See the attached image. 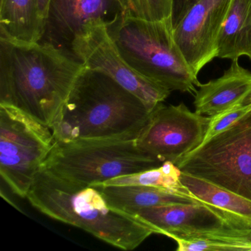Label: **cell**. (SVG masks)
Masks as SVG:
<instances>
[{"label": "cell", "instance_id": "5b68a950", "mask_svg": "<svg viewBox=\"0 0 251 251\" xmlns=\"http://www.w3.org/2000/svg\"><path fill=\"white\" fill-rule=\"evenodd\" d=\"M137 137L55 141L42 167L70 181L95 185L161 165L139 149Z\"/></svg>", "mask_w": 251, "mask_h": 251}, {"label": "cell", "instance_id": "52a82bcc", "mask_svg": "<svg viewBox=\"0 0 251 251\" xmlns=\"http://www.w3.org/2000/svg\"><path fill=\"white\" fill-rule=\"evenodd\" d=\"M54 143L50 127L14 105L0 103V175L15 195L27 198Z\"/></svg>", "mask_w": 251, "mask_h": 251}, {"label": "cell", "instance_id": "3957f363", "mask_svg": "<svg viewBox=\"0 0 251 251\" xmlns=\"http://www.w3.org/2000/svg\"><path fill=\"white\" fill-rule=\"evenodd\" d=\"M151 113L114 79L86 67L50 129L55 142L137 137Z\"/></svg>", "mask_w": 251, "mask_h": 251}, {"label": "cell", "instance_id": "6da1fadb", "mask_svg": "<svg viewBox=\"0 0 251 251\" xmlns=\"http://www.w3.org/2000/svg\"><path fill=\"white\" fill-rule=\"evenodd\" d=\"M85 68L49 44L0 36V103L14 105L51 128Z\"/></svg>", "mask_w": 251, "mask_h": 251}, {"label": "cell", "instance_id": "30bf717a", "mask_svg": "<svg viewBox=\"0 0 251 251\" xmlns=\"http://www.w3.org/2000/svg\"><path fill=\"white\" fill-rule=\"evenodd\" d=\"M210 117L192 112L184 104H160L137 137L139 149L160 164H176L203 142Z\"/></svg>", "mask_w": 251, "mask_h": 251}, {"label": "cell", "instance_id": "8fae6325", "mask_svg": "<svg viewBox=\"0 0 251 251\" xmlns=\"http://www.w3.org/2000/svg\"><path fill=\"white\" fill-rule=\"evenodd\" d=\"M232 0H200L173 27V37L198 75L218 54L222 27Z\"/></svg>", "mask_w": 251, "mask_h": 251}, {"label": "cell", "instance_id": "ba28073f", "mask_svg": "<svg viewBox=\"0 0 251 251\" xmlns=\"http://www.w3.org/2000/svg\"><path fill=\"white\" fill-rule=\"evenodd\" d=\"M156 234L174 238L221 237L251 241V221L208 203H176L131 212Z\"/></svg>", "mask_w": 251, "mask_h": 251}, {"label": "cell", "instance_id": "7402d4cb", "mask_svg": "<svg viewBox=\"0 0 251 251\" xmlns=\"http://www.w3.org/2000/svg\"><path fill=\"white\" fill-rule=\"evenodd\" d=\"M200 0H173V11H172V23L174 27L185 14Z\"/></svg>", "mask_w": 251, "mask_h": 251}, {"label": "cell", "instance_id": "e0dca14e", "mask_svg": "<svg viewBox=\"0 0 251 251\" xmlns=\"http://www.w3.org/2000/svg\"><path fill=\"white\" fill-rule=\"evenodd\" d=\"M180 180L192 195L202 202L251 221V200L182 172Z\"/></svg>", "mask_w": 251, "mask_h": 251}, {"label": "cell", "instance_id": "ac0fdd59", "mask_svg": "<svg viewBox=\"0 0 251 251\" xmlns=\"http://www.w3.org/2000/svg\"><path fill=\"white\" fill-rule=\"evenodd\" d=\"M181 171L171 161H166L159 167L144 170L139 173L120 176L107 180L102 183L95 185L102 186H121V185H138V186H155L174 191L185 196L196 198L192 195L180 180Z\"/></svg>", "mask_w": 251, "mask_h": 251}, {"label": "cell", "instance_id": "7a4b0ae2", "mask_svg": "<svg viewBox=\"0 0 251 251\" xmlns=\"http://www.w3.org/2000/svg\"><path fill=\"white\" fill-rule=\"evenodd\" d=\"M50 218L82 229L124 251H133L155 233L138 216L109 205L98 186L61 178L41 167L27 195Z\"/></svg>", "mask_w": 251, "mask_h": 251}, {"label": "cell", "instance_id": "9c48e42d", "mask_svg": "<svg viewBox=\"0 0 251 251\" xmlns=\"http://www.w3.org/2000/svg\"><path fill=\"white\" fill-rule=\"evenodd\" d=\"M71 54L86 68L105 73L136 95L151 112L170 96L171 91L127 64L101 20H92L83 27L72 45Z\"/></svg>", "mask_w": 251, "mask_h": 251}, {"label": "cell", "instance_id": "5bb4252c", "mask_svg": "<svg viewBox=\"0 0 251 251\" xmlns=\"http://www.w3.org/2000/svg\"><path fill=\"white\" fill-rule=\"evenodd\" d=\"M98 186L111 206L127 212L139 208L176 203H205L198 198L185 196L170 189L155 186L121 185Z\"/></svg>", "mask_w": 251, "mask_h": 251}, {"label": "cell", "instance_id": "603a6c76", "mask_svg": "<svg viewBox=\"0 0 251 251\" xmlns=\"http://www.w3.org/2000/svg\"><path fill=\"white\" fill-rule=\"evenodd\" d=\"M123 10L122 17H134L144 19L143 0H118Z\"/></svg>", "mask_w": 251, "mask_h": 251}, {"label": "cell", "instance_id": "cb8c5ba5", "mask_svg": "<svg viewBox=\"0 0 251 251\" xmlns=\"http://www.w3.org/2000/svg\"><path fill=\"white\" fill-rule=\"evenodd\" d=\"M38 7H39V15L45 25L48 10H49L50 0H37Z\"/></svg>", "mask_w": 251, "mask_h": 251}, {"label": "cell", "instance_id": "4fadbf2b", "mask_svg": "<svg viewBox=\"0 0 251 251\" xmlns=\"http://www.w3.org/2000/svg\"><path fill=\"white\" fill-rule=\"evenodd\" d=\"M198 88L194 101L195 112L213 117L251 98V72L233 60L221 77Z\"/></svg>", "mask_w": 251, "mask_h": 251}, {"label": "cell", "instance_id": "44dd1931", "mask_svg": "<svg viewBox=\"0 0 251 251\" xmlns=\"http://www.w3.org/2000/svg\"><path fill=\"white\" fill-rule=\"evenodd\" d=\"M173 0H143L144 19L164 20L170 19Z\"/></svg>", "mask_w": 251, "mask_h": 251}, {"label": "cell", "instance_id": "7c38bea8", "mask_svg": "<svg viewBox=\"0 0 251 251\" xmlns=\"http://www.w3.org/2000/svg\"><path fill=\"white\" fill-rule=\"evenodd\" d=\"M122 16L118 0H50L39 42L49 44L72 55L73 42L89 22L101 20L108 27Z\"/></svg>", "mask_w": 251, "mask_h": 251}, {"label": "cell", "instance_id": "9a60e30c", "mask_svg": "<svg viewBox=\"0 0 251 251\" xmlns=\"http://www.w3.org/2000/svg\"><path fill=\"white\" fill-rule=\"evenodd\" d=\"M251 60V0H232L218 42L217 58Z\"/></svg>", "mask_w": 251, "mask_h": 251}, {"label": "cell", "instance_id": "d6986e66", "mask_svg": "<svg viewBox=\"0 0 251 251\" xmlns=\"http://www.w3.org/2000/svg\"><path fill=\"white\" fill-rule=\"evenodd\" d=\"M177 251H251V241L221 237L174 238Z\"/></svg>", "mask_w": 251, "mask_h": 251}, {"label": "cell", "instance_id": "277c9868", "mask_svg": "<svg viewBox=\"0 0 251 251\" xmlns=\"http://www.w3.org/2000/svg\"><path fill=\"white\" fill-rule=\"evenodd\" d=\"M119 51L138 73L171 91L194 94L201 83L173 37L172 19L122 17L107 27Z\"/></svg>", "mask_w": 251, "mask_h": 251}, {"label": "cell", "instance_id": "2e32d148", "mask_svg": "<svg viewBox=\"0 0 251 251\" xmlns=\"http://www.w3.org/2000/svg\"><path fill=\"white\" fill-rule=\"evenodd\" d=\"M45 24L37 0H0V36L25 42H39Z\"/></svg>", "mask_w": 251, "mask_h": 251}, {"label": "cell", "instance_id": "ffe728a7", "mask_svg": "<svg viewBox=\"0 0 251 251\" xmlns=\"http://www.w3.org/2000/svg\"><path fill=\"white\" fill-rule=\"evenodd\" d=\"M251 108V96L246 102L238 104L223 112L210 117L209 124L203 142L230 127Z\"/></svg>", "mask_w": 251, "mask_h": 251}, {"label": "cell", "instance_id": "8992f818", "mask_svg": "<svg viewBox=\"0 0 251 251\" xmlns=\"http://www.w3.org/2000/svg\"><path fill=\"white\" fill-rule=\"evenodd\" d=\"M175 164L182 173L251 200V108Z\"/></svg>", "mask_w": 251, "mask_h": 251}]
</instances>
